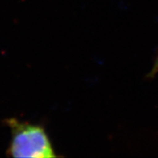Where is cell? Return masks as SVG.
I'll return each mask as SVG.
<instances>
[{
    "label": "cell",
    "instance_id": "cell-2",
    "mask_svg": "<svg viewBox=\"0 0 158 158\" xmlns=\"http://www.w3.org/2000/svg\"><path fill=\"white\" fill-rule=\"evenodd\" d=\"M156 73H158V56L156 57L155 62H154L153 66H152V70L150 71L149 74H148V77H154Z\"/></svg>",
    "mask_w": 158,
    "mask_h": 158
},
{
    "label": "cell",
    "instance_id": "cell-1",
    "mask_svg": "<svg viewBox=\"0 0 158 158\" xmlns=\"http://www.w3.org/2000/svg\"><path fill=\"white\" fill-rule=\"evenodd\" d=\"M6 123L11 131V141L7 155L13 157H56L48 135L40 125L31 124L17 118H8Z\"/></svg>",
    "mask_w": 158,
    "mask_h": 158
}]
</instances>
